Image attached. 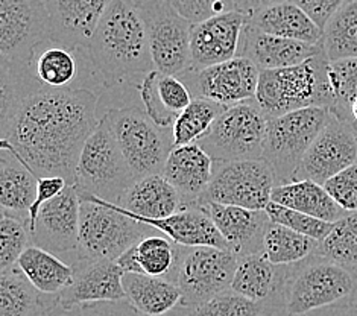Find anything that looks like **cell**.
I'll list each match as a JSON object with an SVG mask.
<instances>
[{"mask_svg":"<svg viewBox=\"0 0 357 316\" xmlns=\"http://www.w3.org/2000/svg\"><path fill=\"white\" fill-rule=\"evenodd\" d=\"M202 207L208 213L220 236L224 237L229 251L237 257L263 253L266 228L271 219L265 210H250L236 206L207 202Z\"/></svg>","mask_w":357,"mask_h":316,"instance_id":"19","label":"cell"},{"mask_svg":"<svg viewBox=\"0 0 357 316\" xmlns=\"http://www.w3.org/2000/svg\"><path fill=\"white\" fill-rule=\"evenodd\" d=\"M333 113L312 107L268 119L261 160L272 169L275 186L292 183L305 152L318 139Z\"/></svg>","mask_w":357,"mask_h":316,"instance_id":"7","label":"cell"},{"mask_svg":"<svg viewBox=\"0 0 357 316\" xmlns=\"http://www.w3.org/2000/svg\"><path fill=\"white\" fill-rule=\"evenodd\" d=\"M350 123L357 125V98H356V100L353 102V105H351V119H350Z\"/></svg>","mask_w":357,"mask_h":316,"instance_id":"48","label":"cell"},{"mask_svg":"<svg viewBox=\"0 0 357 316\" xmlns=\"http://www.w3.org/2000/svg\"><path fill=\"white\" fill-rule=\"evenodd\" d=\"M328 59L324 52L298 66L277 70H261L256 102L268 117L296 110L333 108L328 82Z\"/></svg>","mask_w":357,"mask_h":316,"instance_id":"3","label":"cell"},{"mask_svg":"<svg viewBox=\"0 0 357 316\" xmlns=\"http://www.w3.org/2000/svg\"><path fill=\"white\" fill-rule=\"evenodd\" d=\"M266 312L268 309L263 304L228 289L193 309L190 316H263Z\"/></svg>","mask_w":357,"mask_h":316,"instance_id":"40","label":"cell"},{"mask_svg":"<svg viewBox=\"0 0 357 316\" xmlns=\"http://www.w3.org/2000/svg\"><path fill=\"white\" fill-rule=\"evenodd\" d=\"M328 82L333 95V108L330 111L350 122L351 105L357 98V58L328 63Z\"/></svg>","mask_w":357,"mask_h":316,"instance_id":"37","label":"cell"},{"mask_svg":"<svg viewBox=\"0 0 357 316\" xmlns=\"http://www.w3.org/2000/svg\"><path fill=\"white\" fill-rule=\"evenodd\" d=\"M322 47L330 63L357 58V0H347L328 20Z\"/></svg>","mask_w":357,"mask_h":316,"instance_id":"33","label":"cell"},{"mask_svg":"<svg viewBox=\"0 0 357 316\" xmlns=\"http://www.w3.org/2000/svg\"><path fill=\"white\" fill-rule=\"evenodd\" d=\"M248 24L269 36L303 41L307 45H321L324 38V31L310 19V15L289 0L254 14L248 19Z\"/></svg>","mask_w":357,"mask_h":316,"instance_id":"25","label":"cell"},{"mask_svg":"<svg viewBox=\"0 0 357 316\" xmlns=\"http://www.w3.org/2000/svg\"><path fill=\"white\" fill-rule=\"evenodd\" d=\"M321 52H324L322 43L321 45H307L303 41L274 37L254 29L246 23L237 57L250 59L261 72L298 66Z\"/></svg>","mask_w":357,"mask_h":316,"instance_id":"21","label":"cell"},{"mask_svg":"<svg viewBox=\"0 0 357 316\" xmlns=\"http://www.w3.org/2000/svg\"><path fill=\"white\" fill-rule=\"evenodd\" d=\"M81 200L75 186H67L63 193L41 207L31 232L32 243L52 254L78 251Z\"/></svg>","mask_w":357,"mask_h":316,"instance_id":"15","label":"cell"},{"mask_svg":"<svg viewBox=\"0 0 357 316\" xmlns=\"http://www.w3.org/2000/svg\"><path fill=\"white\" fill-rule=\"evenodd\" d=\"M137 245V243H135ZM135 245L131 246L130 250H126L121 257L116 260L119 268L123 271V274H142L139 259H137V250H135Z\"/></svg>","mask_w":357,"mask_h":316,"instance_id":"47","label":"cell"},{"mask_svg":"<svg viewBox=\"0 0 357 316\" xmlns=\"http://www.w3.org/2000/svg\"><path fill=\"white\" fill-rule=\"evenodd\" d=\"M87 52L95 69L108 81L155 70L146 24L134 0H112Z\"/></svg>","mask_w":357,"mask_h":316,"instance_id":"2","label":"cell"},{"mask_svg":"<svg viewBox=\"0 0 357 316\" xmlns=\"http://www.w3.org/2000/svg\"><path fill=\"white\" fill-rule=\"evenodd\" d=\"M26 67L33 80L50 90L75 89L73 82L79 75L75 50L52 40L46 41L36 50L32 61Z\"/></svg>","mask_w":357,"mask_h":316,"instance_id":"29","label":"cell"},{"mask_svg":"<svg viewBox=\"0 0 357 316\" xmlns=\"http://www.w3.org/2000/svg\"><path fill=\"white\" fill-rule=\"evenodd\" d=\"M314 255L357 272V211L335 222L328 236L319 242Z\"/></svg>","mask_w":357,"mask_h":316,"instance_id":"34","label":"cell"},{"mask_svg":"<svg viewBox=\"0 0 357 316\" xmlns=\"http://www.w3.org/2000/svg\"><path fill=\"white\" fill-rule=\"evenodd\" d=\"M239 257L213 246H181L175 269V283L181 290V304L197 309L231 287Z\"/></svg>","mask_w":357,"mask_h":316,"instance_id":"10","label":"cell"},{"mask_svg":"<svg viewBox=\"0 0 357 316\" xmlns=\"http://www.w3.org/2000/svg\"><path fill=\"white\" fill-rule=\"evenodd\" d=\"M72 283L55 301L61 307H75L89 303L123 301L126 294L123 289V271L116 260H98L90 263H75Z\"/></svg>","mask_w":357,"mask_h":316,"instance_id":"18","label":"cell"},{"mask_svg":"<svg viewBox=\"0 0 357 316\" xmlns=\"http://www.w3.org/2000/svg\"><path fill=\"white\" fill-rule=\"evenodd\" d=\"M351 306H353V316H357V295L354 296Z\"/></svg>","mask_w":357,"mask_h":316,"instance_id":"49","label":"cell"},{"mask_svg":"<svg viewBox=\"0 0 357 316\" xmlns=\"http://www.w3.org/2000/svg\"><path fill=\"white\" fill-rule=\"evenodd\" d=\"M357 161V134L350 122L331 116L330 122L301 160L294 181L310 179L324 186Z\"/></svg>","mask_w":357,"mask_h":316,"instance_id":"14","label":"cell"},{"mask_svg":"<svg viewBox=\"0 0 357 316\" xmlns=\"http://www.w3.org/2000/svg\"><path fill=\"white\" fill-rule=\"evenodd\" d=\"M107 114L134 178L163 174L175 148L172 128L158 126L139 108H116Z\"/></svg>","mask_w":357,"mask_h":316,"instance_id":"9","label":"cell"},{"mask_svg":"<svg viewBox=\"0 0 357 316\" xmlns=\"http://www.w3.org/2000/svg\"><path fill=\"white\" fill-rule=\"evenodd\" d=\"M142 274L165 277L175 272L180 259V245L161 236H146L135 245Z\"/></svg>","mask_w":357,"mask_h":316,"instance_id":"36","label":"cell"},{"mask_svg":"<svg viewBox=\"0 0 357 316\" xmlns=\"http://www.w3.org/2000/svg\"><path fill=\"white\" fill-rule=\"evenodd\" d=\"M265 211L268 213L271 222H274V224L294 230V232L312 237L318 242L324 241L331 232V228H333V224H330V222L312 218L309 215H304L301 211L280 206V204L272 201L268 204Z\"/></svg>","mask_w":357,"mask_h":316,"instance_id":"39","label":"cell"},{"mask_svg":"<svg viewBox=\"0 0 357 316\" xmlns=\"http://www.w3.org/2000/svg\"><path fill=\"white\" fill-rule=\"evenodd\" d=\"M275 187L272 169L263 160L215 163V174L198 206L207 202L265 210Z\"/></svg>","mask_w":357,"mask_h":316,"instance_id":"11","label":"cell"},{"mask_svg":"<svg viewBox=\"0 0 357 316\" xmlns=\"http://www.w3.org/2000/svg\"><path fill=\"white\" fill-rule=\"evenodd\" d=\"M174 10L190 23L234 11V0H167Z\"/></svg>","mask_w":357,"mask_h":316,"instance_id":"43","label":"cell"},{"mask_svg":"<svg viewBox=\"0 0 357 316\" xmlns=\"http://www.w3.org/2000/svg\"><path fill=\"white\" fill-rule=\"evenodd\" d=\"M119 206L132 216L165 219L183 209V200L163 175H149L135 179Z\"/></svg>","mask_w":357,"mask_h":316,"instance_id":"24","label":"cell"},{"mask_svg":"<svg viewBox=\"0 0 357 316\" xmlns=\"http://www.w3.org/2000/svg\"><path fill=\"white\" fill-rule=\"evenodd\" d=\"M50 38L43 0H0V55L3 64L28 66Z\"/></svg>","mask_w":357,"mask_h":316,"instance_id":"12","label":"cell"},{"mask_svg":"<svg viewBox=\"0 0 357 316\" xmlns=\"http://www.w3.org/2000/svg\"><path fill=\"white\" fill-rule=\"evenodd\" d=\"M215 174V161L198 143L172 149L163 175L183 200V207L198 204Z\"/></svg>","mask_w":357,"mask_h":316,"instance_id":"22","label":"cell"},{"mask_svg":"<svg viewBox=\"0 0 357 316\" xmlns=\"http://www.w3.org/2000/svg\"><path fill=\"white\" fill-rule=\"evenodd\" d=\"M139 93L144 113L161 128H172L176 117L193 100L189 87L180 76L166 75L158 70H152L143 76Z\"/></svg>","mask_w":357,"mask_h":316,"instance_id":"23","label":"cell"},{"mask_svg":"<svg viewBox=\"0 0 357 316\" xmlns=\"http://www.w3.org/2000/svg\"><path fill=\"white\" fill-rule=\"evenodd\" d=\"M271 201L301 211L312 218L330 222V224H335L348 215L327 193L324 186L310 181V179L275 186L271 195Z\"/></svg>","mask_w":357,"mask_h":316,"instance_id":"27","label":"cell"},{"mask_svg":"<svg viewBox=\"0 0 357 316\" xmlns=\"http://www.w3.org/2000/svg\"><path fill=\"white\" fill-rule=\"evenodd\" d=\"M69 186L64 178L61 176H43L38 178V189H37V198L33 201L31 211H29V232H32L33 225L37 222V216L45 206L46 202L50 200L56 198L59 193H63L66 187Z\"/></svg>","mask_w":357,"mask_h":316,"instance_id":"44","label":"cell"},{"mask_svg":"<svg viewBox=\"0 0 357 316\" xmlns=\"http://www.w3.org/2000/svg\"><path fill=\"white\" fill-rule=\"evenodd\" d=\"M56 296V295H55ZM40 316H144L128 301H102L75 307L58 306L55 298L52 304Z\"/></svg>","mask_w":357,"mask_h":316,"instance_id":"41","label":"cell"},{"mask_svg":"<svg viewBox=\"0 0 357 316\" xmlns=\"http://www.w3.org/2000/svg\"><path fill=\"white\" fill-rule=\"evenodd\" d=\"M295 5H298L304 13L310 15V19L324 31L326 24L335 13L341 8L347 0H289Z\"/></svg>","mask_w":357,"mask_h":316,"instance_id":"45","label":"cell"},{"mask_svg":"<svg viewBox=\"0 0 357 316\" xmlns=\"http://www.w3.org/2000/svg\"><path fill=\"white\" fill-rule=\"evenodd\" d=\"M248 17L229 11L199 23L190 32V69L199 70L234 59Z\"/></svg>","mask_w":357,"mask_h":316,"instance_id":"16","label":"cell"},{"mask_svg":"<svg viewBox=\"0 0 357 316\" xmlns=\"http://www.w3.org/2000/svg\"><path fill=\"white\" fill-rule=\"evenodd\" d=\"M134 183L135 178L119 146L112 121L105 113L84 143L75 170V187L79 193L96 196L119 206Z\"/></svg>","mask_w":357,"mask_h":316,"instance_id":"4","label":"cell"},{"mask_svg":"<svg viewBox=\"0 0 357 316\" xmlns=\"http://www.w3.org/2000/svg\"><path fill=\"white\" fill-rule=\"evenodd\" d=\"M291 266L269 262L265 253L239 259L231 283L233 292L263 304L268 312L284 307V294Z\"/></svg>","mask_w":357,"mask_h":316,"instance_id":"20","label":"cell"},{"mask_svg":"<svg viewBox=\"0 0 357 316\" xmlns=\"http://www.w3.org/2000/svg\"><path fill=\"white\" fill-rule=\"evenodd\" d=\"M122 283L126 300L144 316H163L181 304V290L171 278L123 274Z\"/></svg>","mask_w":357,"mask_h":316,"instance_id":"28","label":"cell"},{"mask_svg":"<svg viewBox=\"0 0 357 316\" xmlns=\"http://www.w3.org/2000/svg\"><path fill=\"white\" fill-rule=\"evenodd\" d=\"M357 295V272L312 255L289 269L284 294L287 316H300L330 306L351 304Z\"/></svg>","mask_w":357,"mask_h":316,"instance_id":"6","label":"cell"},{"mask_svg":"<svg viewBox=\"0 0 357 316\" xmlns=\"http://www.w3.org/2000/svg\"><path fill=\"white\" fill-rule=\"evenodd\" d=\"M50 38L72 50H87L112 0H43Z\"/></svg>","mask_w":357,"mask_h":316,"instance_id":"17","label":"cell"},{"mask_svg":"<svg viewBox=\"0 0 357 316\" xmlns=\"http://www.w3.org/2000/svg\"><path fill=\"white\" fill-rule=\"evenodd\" d=\"M280 2H284V0H234V11L241 13L250 19V17L263 11L265 8Z\"/></svg>","mask_w":357,"mask_h":316,"instance_id":"46","label":"cell"},{"mask_svg":"<svg viewBox=\"0 0 357 316\" xmlns=\"http://www.w3.org/2000/svg\"><path fill=\"white\" fill-rule=\"evenodd\" d=\"M17 266L33 287L45 295L61 294L72 283L75 274L73 266L36 245L26 248L17 262Z\"/></svg>","mask_w":357,"mask_h":316,"instance_id":"30","label":"cell"},{"mask_svg":"<svg viewBox=\"0 0 357 316\" xmlns=\"http://www.w3.org/2000/svg\"><path fill=\"white\" fill-rule=\"evenodd\" d=\"M79 245L75 263L117 260L146 237L151 227L125 215L117 204L86 193H79Z\"/></svg>","mask_w":357,"mask_h":316,"instance_id":"5","label":"cell"},{"mask_svg":"<svg viewBox=\"0 0 357 316\" xmlns=\"http://www.w3.org/2000/svg\"><path fill=\"white\" fill-rule=\"evenodd\" d=\"M32 243L28 224L10 213L2 211L0 219V269L15 266L22 254Z\"/></svg>","mask_w":357,"mask_h":316,"instance_id":"38","label":"cell"},{"mask_svg":"<svg viewBox=\"0 0 357 316\" xmlns=\"http://www.w3.org/2000/svg\"><path fill=\"white\" fill-rule=\"evenodd\" d=\"M351 126L354 128V131H356V134H357V125H354V123H351Z\"/></svg>","mask_w":357,"mask_h":316,"instance_id":"50","label":"cell"},{"mask_svg":"<svg viewBox=\"0 0 357 316\" xmlns=\"http://www.w3.org/2000/svg\"><path fill=\"white\" fill-rule=\"evenodd\" d=\"M318 245L319 242L312 237L271 222L263 241V253L274 264L294 266L312 257Z\"/></svg>","mask_w":357,"mask_h":316,"instance_id":"32","label":"cell"},{"mask_svg":"<svg viewBox=\"0 0 357 316\" xmlns=\"http://www.w3.org/2000/svg\"><path fill=\"white\" fill-rule=\"evenodd\" d=\"M180 78L193 98L207 99L228 108L256 98L260 70L250 59L236 57L206 69H189Z\"/></svg>","mask_w":357,"mask_h":316,"instance_id":"13","label":"cell"},{"mask_svg":"<svg viewBox=\"0 0 357 316\" xmlns=\"http://www.w3.org/2000/svg\"><path fill=\"white\" fill-rule=\"evenodd\" d=\"M54 298L38 292L17 264L0 274V316H40Z\"/></svg>","mask_w":357,"mask_h":316,"instance_id":"31","label":"cell"},{"mask_svg":"<svg viewBox=\"0 0 357 316\" xmlns=\"http://www.w3.org/2000/svg\"><path fill=\"white\" fill-rule=\"evenodd\" d=\"M324 189L347 213L357 211V161L326 181Z\"/></svg>","mask_w":357,"mask_h":316,"instance_id":"42","label":"cell"},{"mask_svg":"<svg viewBox=\"0 0 357 316\" xmlns=\"http://www.w3.org/2000/svg\"><path fill=\"white\" fill-rule=\"evenodd\" d=\"M224 110L225 107L211 100L193 98L190 105L176 117L172 126L175 148L197 143L210 130V126L215 123Z\"/></svg>","mask_w":357,"mask_h":316,"instance_id":"35","label":"cell"},{"mask_svg":"<svg viewBox=\"0 0 357 316\" xmlns=\"http://www.w3.org/2000/svg\"><path fill=\"white\" fill-rule=\"evenodd\" d=\"M98 96L87 89L50 90L26 66L2 63L0 149L10 151L38 178L61 176L75 186L84 143L96 130Z\"/></svg>","mask_w":357,"mask_h":316,"instance_id":"1","label":"cell"},{"mask_svg":"<svg viewBox=\"0 0 357 316\" xmlns=\"http://www.w3.org/2000/svg\"><path fill=\"white\" fill-rule=\"evenodd\" d=\"M0 204L2 211L29 227V211L37 198L38 176L10 151L0 149Z\"/></svg>","mask_w":357,"mask_h":316,"instance_id":"26","label":"cell"},{"mask_svg":"<svg viewBox=\"0 0 357 316\" xmlns=\"http://www.w3.org/2000/svg\"><path fill=\"white\" fill-rule=\"evenodd\" d=\"M268 119L256 99L245 100L225 108L197 143L215 163L261 160Z\"/></svg>","mask_w":357,"mask_h":316,"instance_id":"8","label":"cell"}]
</instances>
